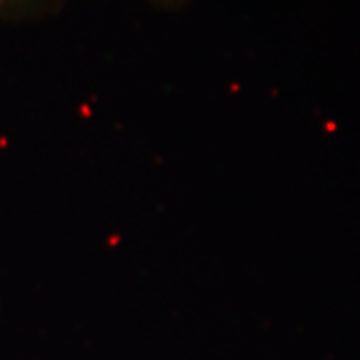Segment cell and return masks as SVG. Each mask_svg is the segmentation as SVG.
<instances>
[{
    "instance_id": "obj_1",
    "label": "cell",
    "mask_w": 360,
    "mask_h": 360,
    "mask_svg": "<svg viewBox=\"0 0 360 360\" xmlns=\"http://www.w3.org/2000/svg\"><path fill=\"white\" fill-rule=\"evenodd\" d=\"M68 0H0V18L11 22L44 20L60 14Z\"/></svg>"
},
{
    "instance_id": "obj_2",
    "label": "cell",
    "mask_w": 360,
    "mask_h": 360,
    "mask_svg": "<svg viewBox=\"0 0 360 360\" xmlns=\"http://www.w3.org/2000/svg\"><path fill=\"white\" fill-rule=\"evenodd\" d=\"M150 6H155L156 11H165V13H176L186 8L193 0H146Z\"/></svg>"
}]
</instances>
